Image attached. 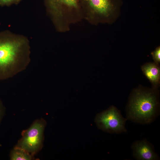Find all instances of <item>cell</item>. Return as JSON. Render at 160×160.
Wrapping results in <instances>:
<instances>
[{"mask_svg":"<svg viewBox=\"0 0 160 160\" xmlns=\"http://www.w3.org/2000/svg\"><path fill=\"white\" fill-rule=\"evenodd\" d=\"M30 53L26 37L8 31L0 33V81L25 70L30 62Z\"/></svg>","mask_w":160,"mask_h":160,"instance_id":"6da1fadb","label":"cell"},{"mask_svg":"<svg viewBox=\"0 0 160 160\" xmlns=\"http://www.w3.org/2000/svg\"><path fill=\"white\" fill-rule=\"evenodd\" d=\"M159 112L155 94L137 91L130 99L126 110L127 119L136 123L148 124L154 121Z\"/></svg>","mask_w":160,"mask_h":160,"instance_id":"7a4b0ae2","label":"cell"},{"mask_svg":"<svg viewBox=\"0 0 160 160\" xmlns=\"http://www.w3.org/2000/svg\"><path fill=\"white\" fill-rule=\"evenodd\" d=\"M82 6L90 13L97 23H112L117 18L122 0H78Z\"/></svg>","mask_w":160,"mask_h":160,"instance_id":"3957f363","label":"cell"},{"mask_svg":"<svg viewBox=\"0 0 160 160\" xmlns=\"http://www.w3.org/2000/svg\"><path fill=\"white\" fill-rule=\"evenodd\" d=\"M46 125L42 119L35 120L27 129L21 133V137L15 146L22 148L34 156L41 149Z\"/></svg>","mask_w":160,"mask_h":160,"instance_id":"277c9868","label":"cell"},{"mask_svg":"<svg viewBox=\"0 0 160 160\" xmlns=\"http://www.w3.org/2000/svg\"><path fill=\"white\" fill-rule=\"evenodd\" d=\"M127 120L116 108L112 106L98 114L96 117L95 122L98 127L104 131L120 133L127 131L125 127Z\"/></svg>","mask_w":160,"mask_h":160,"instance_id":"5b68a950","label":"cell"},{"mask_svg":"<svg viewBox=\"0 0 160 160\" xmlns=\"http://www.w3.org/2000/svg\"><path fill=\"white\" fill-rule=\"evenodd\" d=\"M49 12L54 21L62 16L65 11H77L80 8L78 0H45Z\"/></svg>","mask_w":160,"mask_h":160,"instance_id":"8992f818","label":"cell"},{"mask_svg":"<svg viewBox=\"0 0 160 160\" xmlns=\"http://www.w3.org/2000/svg\"><path fill=\"white\" fill-rule=\"evenodd\" d=\"M134 157L138 160H157L159 159L152 145L144 139L133 142L131 146Z\"/></svg>","mask_w":160,"mask_h":160,"instance_id":"52a82bcc","label":"cell"},{"mask_svg":"<svg viewBox=\"0 0 160 160\" xmlns=\"http://www.w3.org/2000/svg\"><path fill=\"white\" fill-rule=\"evenodd\" d=\"M142 69L146 77L153 83L159 82L160 76L159 68L153 63H147L143 65Z\"/></svg>","mask_w":160,"mask_h":160,"instance_id":"ba28073f","label":"cell"},{"mask_svg":"<svg viewBox=\"0 0 160 160\" xmlns=\"http://www.w3.org/2000/svg\"><path fill=\"white\" fill-rule=\"evenodd\" d=\"M32 156L25 150L15 146L10 154L11 160H31L34 159Z\"/></svg>","mask_w":160,"mask_h":160,"instance_id":"9c48e42d","label":"cell"},{"mask_svg":"<svg viewBox=\"0 0 160 160\" xmlns=\"http://www.w3.org/2000/svg\"><path fill=\"white\" fill-rule=\"evenodd\" d=\"M22 0H0V6H9L12 4H17Z\"/></svg>","mask_w":160,"mask_h":160,"instance_id":"30bf717a","label":"cell"},{"mask_svg":"<svg viewBox=\"0 0 160 160\" xmlns=\"http://www.w3.org/2000/svg\"><path fill=\"white\" fill-rule=\"evenodd\" d=\"M151 54L154 61L157 63L160 62V48L158 47L153 51Z\"/></svg>","mask_w":160,"mask_h":160,"instance_id":"8fae6325","label":"cell"},{"mask_svg":"<svg viewBox=\"0 0 160 160\" xmlns=\"http://www.w3.org/2000/svg\"><path fill=\"white\" fill-rule=\"evenodd\" d=\"M4 111V108L3 105L0 100V121Z\"/></svg>","mask_w":160,"mask_h":160,"instance_id":"7c38bea8","label":"cell"}]
</instances>
